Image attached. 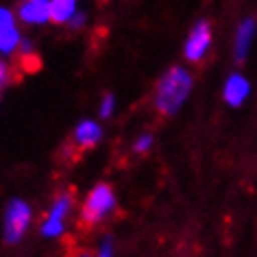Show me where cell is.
<instances>
[{"mask_svg": "<svg viewBox=\"0 0 257 257\" xmlns=\"http://www.w3.org/2000/svg\"><path fill=\"white\" fill-rule=\"evenodd\" d=\"M115 209V194L109 183H98L87 194L85 203L81 207V224L83 227H94L100 220L111 214Z\"/></svg>", "mask_w": 257, "mask_h": 257, "instance_id": "cell-2", "label": "cell"}, {"mask_svg": "<svg viewBox=\"0 0 257 257\" xmlns=\"http://www.w3.org/2000/svg\"><path fill=\"white\" fill-rule=\"evenodd\" d=\"M16 16L24 24H46L50 22V0H20Z\"/></svg>", "mask_w": 257, "mask_h": 257, "instance_id": "cell-7", "label": "cell"}, {"mask_svg": "<svg viewBox=\"0 0 257 257\" xmlns=\"http://www.w3.org/2000/svg\"><path fill=\"white\" fill-rule=\"evenodd\" d=\"M113 96L111 94H107V96H102V102H100V118H109V115L113 113Z\"/></svg>", "mask_w": 257, "mask_h": 257, "instance_id": "cell-14", "label": "cell"}, {"mask_svg": "<svg viewBox=\"0 0 257 257\" xmlns=\"http://www.w3.org/2000/svg\"><path fill=\"white\" fill-rule=\"evenodd\" d=\"M31 222V207L24 201H11L5 214V240L9 244L20 242Z\"/></svg>", "mask_w": 257, "mask_h": 257, "instance_id": "cell-3", "label": "cell"}, {"mask_svg": "<svg viewBox=\"0 0 257 257\" xmlns=\"http://www.w3.org/2000/svg\"><path fill=\"white\" fill-rule=\"evenodd\" d=\"M192 89V74L185 68H170L155 89V109L162 115L177 113Z\"/></svg>", "mask_w": 257, "mask_h": 257, "instance_id": "cell-1", "label": "cell"}, {"mask_svg": "<svg viewBox=\"0 0 257 257\" xmlns=\"http://www.w3.org/2000/svg\"><path fill=\"white\" fill-rule=\"evenodd\" d=\"M72 205H74V192L72 190L61 192V194L55 198L53 207H50V214L42 224V233L46 237L61 235L63 233V220H66V216L70 214Z\"/></svg>", "mask_w": 257, "mask_h": 257, "instance_id": "cell-5", "label": "cell"}, {"mask_svg": "<svg viewBox=\"0 0 257 257\" xmlns=\"http://www.w3.org/2000/svg\"><path fill=\"white\" fill-rule=\"evenodd\" d=\"M68 24H70V27H72V29H81L83 24H85V16L76 11V14H74V18H72V20H70Z\"/></svg>", "mask_w": 257, "mask_h": 257, "instance_id": "cell-16", "label": "cell"}, {"mask_svg": "<svg viewBox=\"0 0 257 257\" xmlns=\"http://www.w3.org/2000/svg\"><path fill=\"white\" fill-rule=\"evenodd\" d=\"M255 29L257 24L253 18H246V20L240 22L237 27V33H235V61H244L248 55V48H250V42H253V35H255Z\"/></svg>", "mask_w": 257, "mask_h": 257, "instance_id": "cell-10", "label": "cell"}, {"mask_svg": "<svg viewBox=\"0 0 257 257\" xmlns=\"http://www.w3.org/2000/svg\"><path fill=\"white\" fill-rule=\"evenodd\" d=\"M76 14V0H50V22L68 24Z\"/></svg>", "mask_w": 257, "mask_h": 257, "instance_id": "cell-11", "label": "cell"}, {"mask_svg": "<svg viewBox=\"0 0 257 257\" xmlns=\"http://www.w3.org/2000/svg\"><path fill=\"white\" fill-rule=\"evenodd\" d=\"M14 79H16V66H9V63L0 57V87L11 83Z\"/></svg>", "mask_w": 257, "mask_h": 257, "instance_id": "cell-12", "label": "cell"}, {"mask_svg": "<svg viewBox=\"0 0 257 257\" xmlns=\"http://www.w3.org/2000/svg\"><path fill=\"white\" fill-rule=\"evenodd\" d=\"M153 142H155V138H153L151 133H144V136H140L136 140V144H133V151H136V153H146L153 146Z\"/></svg>", "mask_w": 257, "mask_h": 257, "instance_id": "cell-13", "label": "cell"}, {"mask_svg": "<svg viewBox=\"0 0 257 257\" xmlns=\"http://www.w3.org/2000/svg\"><path fill=\"white\" fill-rule=\"evenodd\" d=\"M209 46H211V27L207 20H201L192 27L183 46V55L192 63H201L205 55L209 53Z\"/></svg>", "mask_w": 257, "mask_h": 257, "instance_id": "cell-4", "label": "cell"}, {"mask_svg": "<svg viewBox=\"0 0 257 257\" xmlns=\"http://www.w3.org/2000/svg\"><path fill=\"white\" fill-rule=\"evenodd\" d=\"M98 257H113V244L109 237L100 242V248H98Z\"/></svg>", "mask_w": 257, "mask_h": 257, "instance_id": "cell-15", "label": "cell"}, {"mask_svg": "<svg viewBox=\"0 0 257 257\" xmlns=\"http://www.w3.org/2000/svg\"><path fill=\"white\" fill-rule=\"evenodd\" d=\"M248 81L244 79L242 74H231L227 83H224V100L229 102L231 107H240L244 100H246V96H248Z\"/></svg>", "mask_w": 257, "mask_h": 257, "instance_id": "cell-9", "label": "cell"}, {"mask_svg": "<svg viewBox=\"0 0 257 257\" xmlns=\"http://www.w3.org/2000/svg\"><path fill=\"white\" fill-rule=\"evenodd\" d=\"M102 140V128L96 124L94 120H83L79 126L74 128V136H72V146L76 153H83L87 149H94Z\"/></svg>", "mask_w": 257, "mask_h": 257, "instance_id": "cell-8", "label": "cell"}, {"mask_svg": "<svg viewBox=\"0 0 257 257\" xmlns=\"http://www.w3.org/2000/svg\"><path fill=\"white\" fill-rule=\"evenodd\" d=\"M22 35L18 31L14 11L7 7H0V53L3 55H16L20 48Z\"/></svg>", "mask_w": 257, "mask_h": 257, "instance_id": "cell-6", "label": "cell"}]
</instances>
